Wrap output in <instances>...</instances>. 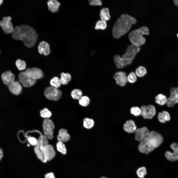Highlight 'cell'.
I'll list each match as a JSON object with an SVG mask.
<instances>
[{
  "mask_svg": "<svg viewBox=\"0 0 178 178\" xmlns=\"http://www.w3.org/2000/svg\"><path fill=\"white\" fill-rule=\"evenodd\" d=\"M3 1V0H0V5L2 3Z\"/></svg>",
  "mask_w": 178,
  "mask_h": 178,
  "instance_id": "ee69618b",
  "label": "cell"
},
{
  "mask_svg": "<svg viewBox=\"0 0 178 178\" xmlns=\"http://www.w3.org/2000/svg\"><path fill=\"white\" fill-rule=\"evenodd\" d=\"M61 76L60 80L61 84L63 85L67 84L71 79V76L68 73H62L61 74Z\"/></svg>",
  "mask_w": 178,
  "mask_h": 178,
  "instance_id": "4316f807",
  "label": "cell"
},
{
  "mask_svg": "<svg viewBox=\"0 0 178 178\" xmlns=\"http://www.w3.org/2000/svg\"><path fill=\"white\" fill-rule=\"evenodd\" d=\"M94 124V121L92 119L86 118L83 120V126L87 129H89L92 128Z\"/></svg>",
  "mask_w": 178,
  "mask_h": 178,
  "instance_id": "f1b7e54d",
  "label": "cell"
},
{
  "mask_svg": "<svg viewBox=\"0 0 178 178\" xmlns=\"http://www.w3.org/2000/svg\"><path fill=\"white\" fill-rule=\"evenodd\" d=\"M19 78L20 82L25 87H31L36 82V81L27 76L25 72H21L19 75Z\"/></svg>",
  "mask_w": 178,
  "mask_h": 178,
  "instance_id": "9a60e30c",
  "label": "cell"
},
{
  "mask_svg": "<svg viewBox=\"0 0 178 178\" xmlns=\"http://www.w3.org/2000/svg\"><path fill=\"white\" fill-rule=\"evenodd\" d=\"M123 129L126 132L129 133H133L135 132L136 129L134 122L130 120L127 121L124 125Z\"/></svg>",
  "mask_w": 178,
  "mask_h": 178,
  "instance_id": "7402d4cb",
  "label": "cell"
},
{
  "mask_svg": "<svg viewBox=\"0 0 178 178\" xmlns=\"http://www.w3.org/2000/svg\"><path fill=\"white\" fill-rule=\"evenodd\" d=\"M44 94L47 99L51 100L57 101L61 98L62 93L57 88L50 87L45 89Z\"/></svg>",
  "mask_w": 178,
  "mask_h": 178,
  "instance_id": "52a82bcc",
  "label": "cell"
},
{
  "mask_svg": "<svg viewBox=\"0 0 178 178\" xmlns=\"http://www.w3.org/2000/svg\"><path fill=\"white\" fill-rule=\"evenodd\" d=\"M3 153L2 149L0 148V161L3 156Z\"/></svg>",
  "mask_w": 178,
  "mask_h": 178,
  "instance_id": "b9f144b4",
  "label": "cell"
},
{
  "mask_svg": "<svg viewBox=\"0 0 178 178\" xmlns=\"http://www.w3.org/2000/svg\"><path fill=\"white\" fill-rule=\"evenodd\" d=\"M38 49L39 53L41 54H43L45 55H47L50 53L49 45L45 41H42L39 43Z\"/></svg>",
  "mask_w": 178,
  "mask_h": 178,
  "instance_id": "d6986e66",
  "label": "cell"
},
{
  "mask_svg": "<svg viewBox=\"0 0 178 178\" xmlns=\"http://www.w3.org/2000/svg\"><path fill=\"white\" fill-rule=\"evenodd\" d=\"M71 95L73 98L79 100L82 96V92L80 89H76L72 91Z\"/></svg>",
  "mask_w": 178,
  "mask_h": 178,
  "instance_id": "f546056e",
  "label": "cell"
},
{
  "mask_svg": "<svg viewBox=\"0 0 178 178\" xmlns=\"http://www.w3.org/2000/svg\"><path fill=\"white\" fill-rule=\"evenodd\" d=\"M40 113L41 116L44 118H49L51 115V112L46 108L41 110Z\"/></svg>",
  "mask_w": 178,
  "mask_h": 178,
  "instance_id": "8d00e7d4",
  "label": "cell"
},
{
  "mask_svg": "<svg viewBox=\"0 0 178 178\" xmlns=\"http://www.w3.org/2000/svg\"><path fill=\"white\" fill-rule=\"evenodd\" d=\"M174 4L178 6V0H174Z\"/></svg>",
  "mask_w": 178,
  "mask_h": 178,
  "instance_id": "7bdbcfd3",
  "label": "cell"
},
{
  "mask_svg": "<svg viewBox=\"0 0 178 178\" xmlns=\"http://www.w3.org/2000/svg\"><path fill=\"white\" fill-rule=\"evenodd\" d=\"M25 72L27 76L35 81L41 78L43 76V73L41 70L37 68H28Z\"/></svg>",
  "mask_w": 178,
  "mask_h": 178,
  "instance_id": "5bb4252c",
  "label": "cell"
},
{
  "mask_svg": "<svg viewBox=\"0 0 178 178\" xmlns=\"http://www.w3.org/2000/svg\"><path fill=\"white\" fill-rule=\"evenodd\" d=\"M107 27V24L106 21L102 20H99L96 23L95 28L97 30L100 29L104 30Z\"/></svg>",
  "mask_w": 178,
  "mask_h": 178,
  "instance_id": "1f68e13d",
  "label": "cell"
},
{
  "mask_svg": "<svg viewBox=\"0 0 178 178\" xmlns=\"http://www.w3.org/2000/svg\"><path fill=\"white\" fill-rule=\"evenodd\" d=\"M178 103V87L173 88L170 90V96L167 98L166 104L169 107H173Z\"/></svg>",
  "mask_w": 178,
  "mask_h": 178,
  "instance_id": "4fadbf2b",
  "label": "cell"
},
{
  "mask_svg": "<svg viewBox=\"0 0 178 178\" xmlns=\"http://www.w3.org/2000/svg\"><path fill=\"white\" fill-rule=\"evenodd\" d=\"M163 139L160 134L153 131L149 132L148 136L143 141L148 151L150 152L160 145Z\"/></svg>",
  "mask_w": 178,
  "mask_h": 178,
  "instance_id": "277c9868",
  "label": "cell"
},
{
  "mask_svg": "<svg viewBox=\"0 0 178 178\" xmlns=\"http://www.w3.org/2000/svg\"><path fill=\"white\" fill-rule=\"evenodd\" d=\"M135 132V138L137 141L141 142L148 136L149 132L146 127L136 129Z\"/></svg>",
  "mask_w": 178,
  "mask_h": 178,
  "instance_id": "2e32d148",
  "label": "cell"
},
{
  "mask_svg": "<svg viewBox=\"0 0 178 178\" xmlns=\"http://www.w3.org/2000/svg\"><path fill=\"white\" fill-rule=\"evenodd\" d=\"M46 139L44 136H41L34 149L37 158L43 162L50 160L53 158L55 155L53 147L48 144Z\"/></svg>",
  "mask_w": 178,
  "mask_h": 178,
  "instance_id": "3957f363",
  "label": "cell"
},
{
  "mask_svg": "<svg viewBox=\"0 0 178 178\" xmlns=\"http://www.w3.org/2000/svg\"><path fill=\"white\" fill-rule=\"evenodd\" d=\"M89 98L87 96H82L79 100V104L83 107H86L89 104L90 102Z\"/></svg>",
  "mask_w": 178,
  "mask_h": 178,
  "instance_id": "4dcf8cb0",
  "label": "cell"
},
{
  "mask_svg": "<svg viewBox=\"0 0 178 178\" xmlns=\"http://www.w3.org/2000/svg\"><path fill=\"white\" fill-rule=\"evenodd\" d=\"M11 33L14 39L22 41L25 46L29 48L35 45L38 37L35 30L30 26L25 24L15 26Z\"/></svg>",
  "mask_w": 178,
  "mask_h": 178,
  "instance_id": "6da1fadb",
  "label": "cell"
},
{
  "mask_svg": "<svg viewBox=\"0 0 178 178\" xmlns=\"http://www.w3.org/2000/svg\"><path fill=\"white\" fill-rule=\"evenodd\" d=\"M8 87L10 91L13 94L18 95L21 92L22 87L18 81H15Z\"/></svg>",
  "mask_w": 178,
  "mask_h": 178,
  "instance_id": "ac0fdd59",
  "label": "cell"
},
{
  "mask_svg": "<svg viewBox=\"0 0 178 178\" xmlns=\"http://www.w3.org/2000/svg\"><path fill=\"white\" fill-rule=\"evenodd\" d=\"M45 177V178H55L53 173L52 172H50L46 174Z\"/></svg>",
  "mask_w": 178,
  "mask_h": 178,
  "instance_id": "60d3db41",
  "label": "cell"
},
{
  "mask_svg": "<svg viewBox=\"0 0 178 178\" xmlns=\"http://www.w3.org/2000/svg\"><path fill=\"white\" fill-rule=\"evenodd\" d=\"M50 84L52 87L57 88L61 85L60 79L57 77H54L51 79L50 82Z\"/></svg>",
  "mask_w": 178,
  "mask_h": 178,
  "instance_id": "d6a6232c",
  "label": "cell"
},
{
  "mask_svg": "<svg viewBox=\"0 0 178 178\" xmlns=\"http://www.w3.org/2000/svg\"><path fill=\"white\" fill-rule=\"evenodd\" d=\"M136 22L134 17L126 14L121 15L115 22L112 29V34L116 39L120 38L128 32L132 24Z\"/></svg>",
  "mask_w": 178,
  "mask_h": 178,
  "instance_id": "7a4b0ae2",
  "label": "cell"
},
{
  "mask_svg": "<svg viewBox=\"0 0 178 178\" xmlns=\"http://www.w3.org/2000/svg\"></svg>",
  "mask_w": 178,
  "mask_h": 178,
  "instance_id": "7dc6e473",
  "label": "cell"
},
{
  "mask_svg": "<svg viewBox=\"0 0 178 178\" xmlns=\"http://www.w3.org/2000/svg\"><path fill=\"white\" fill-rule=\"evenodd\" d=\"M100 15L101 20L105 21L109 20L111 18L109 9L108 8L102 9L100 10Z\"/></svg>",
  "mask_w": 178,
  "mask_h": 178,
  "instance_id": "d4e9b609",
  "label": "cell"
},
{
  "mask_svg": "<svg viewBox=\"0 0 178 178\" xmlns=\"http://www.w3.org/2000/svg\"><path fill=\"white\" fill-rule=\"evenodd\" d=\"M149 33L147 27L142 26L132 31L129 35V38L132 44L140 46L144 44L146 41V39L142 35H148Z\"/></svg>",
  "mask_w": 178,
  "mask_h": 178,
  "instance_id": "5b68a950",
  "label": "cell"
},
{
  "mask_svg": "<svg viewBox=\"0 0 178 178\" xmlns=\"http://www.w3.org/2000/svg\"><path fill=\"white\" fill-rule=\"evenodd\" d=\"M173 152L166 151L165 156L166 159L171 162H175L178 160V143L176 142L172 143L170 146Z\"/></svg>",
  "mask_w": 178,
  "mask_h": 178,
  "instance_id": "30bf717a",
  "label": "cell"
},
{
  "mask_svg": "<svg viewBox=\"0 0 178 178\" xmlns=\"http://www.w3.org/2000/svg\"><path fill=\"white\" fill-rule=\"evenodd\" d=\"M100 178H108L106 177L105 176H102Z\"/></svg>",
  "mask_w": 178,
  "mask_h": 178,
  "instance_id": "f6af8a7d",
  "label": "cell"
},
{
  "mask_svg": "<svg viewBox=\"0 0 178 178\" xmlns=\"http://www.w3.org/2000/svg\"><path fill=\"white\" fill-rule=\"evenodd\" d=\"M137 174L139 178H144L147 174L146 168L144 167L139 168L136 171Z\"/></svg>",
  "mask_w": 178,
  "mask_h": 178,
  "instance_id": "d590c367",
  "label": "cell"
},
{
  "mask_svg": "<svg viewBox=\"0 0 178 178\" xmlns=\"http://www.w3.org/2000/svg\"><path fill=\"white\" fill-rule=\"evenodd\" d=\"M56 147L58 151L62 154H66L67 149L65 145L63 142L59 141L57 144Z\"/></svg>",
  "mask_w": 178,
  "mask_h": 178,
  "instance_id": "836d02e7",
  "label": "cell"
},
{
  "mask_svg": "<svg viewBox=\"0 0 178 178\" xmlns=\"http://www.w3.org/2000/svg\"><path fill=\"white\" fill-rule=\"evenodd\" d=\"M1 77L3 83L8 86L15 81V75L9 71L3 73Z\"/></svg>",
  "mask_w": 178,
  "mask_h": 178,
  "instance_id": "e0dca14e",
  "label": "cell"
},
{
  "mask_svg": "<svg viewBox=\"0 0 178 178\" xmlns=\"http://www.w3.org/2000/svg\"><path fill=\"white\" fill-rule=\"evenodd\" d=\"M128 83L130 84H134L137 81L138 77L134 72L131 71L127 75Z\"/></svg>",
  "mask_w": 178,
  "mask_h": 178,
  "instance_id": "83f0119b",
  "label": "cell"
},
{
  "mask_svg": "<svg viewBox=\"0 0 178 178\" xmlns=\"http://www.w3.org/2000/svg\"><path fill=\"white\" fill-rule=\"evenodd\" d=\"M47 5L49 10L53 13L57 12L61 5L59 2L56 0H50L48 1Z\"/></svg>",
  "mask_w": 178,
  "mask_h": 178,
  "instance_id": "ffe728a7",
  "label": "cell"
},
{
  "mask_svg": "<svg viewBox=\"0 0 178 178\" xmlns=\"http://www.w3.org/2000/svg\"><path fill=\"white\" fill-rule=\"evenodd\" d=\"M158 118L159 121L162 123H164L166 121H168L170 119L169 113L165 111H163L162 112H159Z\"/></svg>",
  "mask_w": 178,
  "mask_h": 178,
  "instance_id": "cb8c5ba5",
  "label": "cell"
},
{
  "mask_svg": "<svg viewBox=\"0 0 178 178\" xmlns=\"http://www.w3.org/2000/svg\"><path fill=\"white\" fill-rule=\"evenodd\" d=\"M134 72L138 78H142L146 75L147 72L145 67L140 66L136 69Z\"/></svg>",
  "mask_w": 178,
  "mask_h": 178,
  "instance_id": "603a6c76",
  "label": "cell"
},
{
  "mask_svg": "<svg viewBox=\"0 0 178 178\" xmlns=\"http://www.w3.org/2000/svg\"><path fill=\"white\" fill-rule=\"evenodd\" d=\"M89 4L92 5H101L102 2L100 0H89Z\"/></svg>",
  "mask_w": 178,
  "mask_h": 178,
  "instance_id": "f35d334b",
  "label": "cell"
},
{
  "mask_svg": "<svg viewBox=\"0 0 178 178\" xmlns=\"http://www.w3.org/2000/svg\"><path fill=\"white\" fill-rule=\"evenodd\" d=\"M16 65L18 69L20 70H22L25 69L26 67L25 62L20 59L17 60L16 62Z\"/></svg>",
  "mask_w": 178,
  "mask_h": 178,
  "instance_id": "e575fe53",
  "label": "cell"
},
{
  "mask_svg": "<svg viewBox=\"0 0 178 178\" xmlns=\"http://www.w3.org/2000/svg\"><path fill=\"white\" fill-rule=\"evenodd\" d=\"M70 139V136L67 133V131L64 129H61L59 131L57 136V139L59 141L66 142Z\"/></svg>",
  "mask_w": 178,
  "mask_h": 178,
  "instance_id": "44dd1931",
  "label": "cell"
},
{
  "mask_svg": "<svg viewBox=\"0 0 178 178\" xmlns=\"http://www.w3.org/2000/svg\"><path fill=\"white\" fill-rule=\"evenodd\" d=\"M54 127V124L51 120L48 119L44 120L43 128L44 136L46 139H51L53 138Z\"/></svg>",
  "mask_w": 178,
  "mask_h": 178,
  "instance_id": "ba28073f",
  "label": "cell"
},
{
  "mask_svg": "<svg viewBox=\"0 0 178 178\" xmlns=\"http://www.w3.org/2000/svg\"><path fill=\"white\" fill-rule=\"evenodd\" d=\"M177 37L178 38V33L177 34Z\"/></svg>",
  "mask_w": 178,
  "mask_h": 178,
  "instance_id": "bcb514c9",
  "label": "cell"
},
{
  "mask_svg": "<svg viewBox=\"0 0 178 178\" xmlns=\"http://www.w3.org/2000/svg\"><path fill=\"white\" fill-rule=\"evenodd\" d=\"M141 115L145 119H151L156 113V110L154 106L149 105L147 106H143L140 108Z\"/></svg>",
  "mask_w": 178,
  "mask_h": 178,
  "instance_id": "8fae6325",
  "label": "cell"
},
{
  "mask_svg": "<svg viewBox=\"0 0 178 178\" xmlns=\"http://www.w3.org/2000/svg\"><path fill=\"white\" fill-rule=\"evenodd\" d=\"M140 50V46L132 44L128 46L125 52L121 57L126 60L133 61Z\"/></svg>",
  "mask_w": 178,
  "mask_h": 178,
  "instance_id": "8992f818",
  "label": "cell"
},
{
  "mask_svg": "<svg viewBox=\"0 0 178 178\" xmlns=\"http://www.w3.org/2000/svg\"><path fill=\"white\" fill-rule=\"evenodd\" d=\"M10 16L4 17L2 20L0 22V25L2 27L3 32L6 34L12 33L14 28L11 20Z\"/></svg>",
  "mask_w": 178,
  "mask_h": 178,
  "instance_id": "7c38bea8",
  "label": "cell"
},
{
  "mask_svg": "<svg viewBox=\"0 0 178 178\" xmlns=\"http://www.w3.org/2000/svg\"><path fill=\"white\" fill-rule=\"evenodd\" d=\"M28 140L30 144L33 146L36 145L38 142L36 139L34 137H30L28 138Z\"/></svg>",
  "mask_w": 178,
  "mask_h": 178,
  "instance_id": "ab89813d",
  "label": "cell"
},
{
  "mask_svg": "<svg viewBox=\"0 0 178 178\" xmlns=\"http://www.w3.org/2000/svg\"><path fill=\"white\" fill-rule=\"evenodd\" d=\"M127 74L125 72L119 71L116 72L113 76L116 85L120 87L125 86L128 83Z\"/></svg>",
  "mask_w": 178,
  "mask_h": 178,
  "instance_id": "9c48e42d",
  "label": "cell"
},
{
  "mask_svg": "<svg viewBox=\"0 0 178 178\" xmlns=\"http://www.w3.org/2000/svg\"><path fill=\"white\" fill-rule=\"evenodd\" d=\"M156 103L160 105H163L166 103L167 98L166 96L162 94H159L155 97Z\"/></svg>",
  "mask_w": 178,
  "mask_h": 178,
  "instance_id": "484cf974",
  "label": "cell"
},
{
  "mask_svg": "<svg viewBox=\"0 0 178 178\" xmlns=\"http://www.w3.org/2000/svg\"><path fill=\"white\" fill-rule=\"evenodd\" d=\"M131 112L132 114L137 116L141 114V110L140 109L137 107H134L131 108Z\"/></svg>",
  "mask_w": 178,
  "mask_h": 178,
  "instance_id": "74e56055",
  "label": "cell"
}]
</instances>
